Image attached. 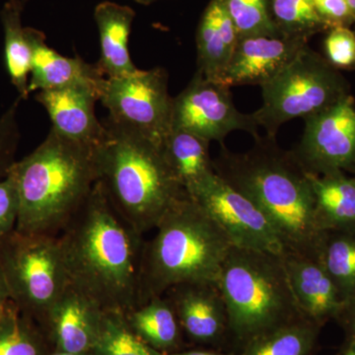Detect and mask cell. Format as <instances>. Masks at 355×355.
Wrapping results in <instances>:
<instances>
[{
	"mask_svg": "<svg viewBox=\"0 0 355 355\" xmlns=\"http://www.w3.org/2000/svg\"><path fill=\"white\" fill-rule=\"evenodd\" d=\"M0 265L13 302L39 324L69 284L58 236L15 229L0 241Z\"/></svg>",
	"mask_w": 355,
	"mask_h": 355,
	"instance_id": "52a82bcc",
	"label": "cell"
},
{
	"mask_svg": "<svg viewBox=\"0 0 355 355\" xmlns=\"http://www.w3.org/2000/svg\"><path fill=\"white\" fill-rule=\"evenodd\" d=\"M209 144V140L183 130H171L163 140L168 164L190 197L216 174Z\"/></svg>",
	"mask_w": 355,
	"mask_h": 355,
	"instance_id": "7402d4cb",
	"label": "cell"
},
{
	"mask_svg": "<svg viewBox=\"0 0 355 355\" xmlns=\"http://www.w3.org/2000/svg\"><path fill=\"white\" fill-rule=\"evenodd\" d=\"M154 1H156V0H137V2H139V3L144 4V6L153 3Z\"/></svg>",
	"mask_w": 355,
	"mask_h": 355,
	"instance_id": "60d3db41",
	"label": "cell"
},
{
	"mask_svg": "<svg viewBox=\"0 0 355 355\" xmlns=\"http://www.w3.org/2000/svg\"><path fill=\"white\" fill-rule=\"evenodd\" d=\"M308 178L318 222L324 232L355 231V178L347 177L342 171L308 173Z\"/></svg>",
	"mask_w": 355,
	"mask_h": 355,
	"instance_id": "44dd1931",
	"label": "cell"
},
{
	"mask_svg": "<svg viewBox=\"0 0 355 355\" xmlns=\"http://www.w3.org/2000/svg\"><path fill=\"white\" fill-rule=\"evenodd\" d=\"M164 295L191 340L216 343L229 331L227 309L217 282H184L171 287Z\"/></svg>",
	"mask_w": 355,
	"mask_h": 355,
	"instance_id": "9a60e30c",
	"label": "cell"
},
{
	"mask_svg": "<svg viewBox=\"0 0 355 355\" xmlns=\"http://www.w3.org/2000/svg\"><path fill=\"white\" fill-rule=\"evenodd\" d=\"M164 355H235L233 354H222V352H209V350H191V352H170Z\"/></svg>",
	"mask_w": 355,
	"mask_h": 355,
	"instance_id": "8d00e7d4",
	"label": "cell"
},
{
	"mask_svg": "<svg viewBox=\"0 0 355 355\" xmlns=\"http://www.w3.org/2000/svg\"><path fill=\"white\" fill-rule=\"evenodd\" d=\"M191 198L216 219L234 246L286 254L279 234L260 207L216 174Z\"/></svg>",
	"mask_w": 355,
	"mask_h": 355,
	"instance_id": "8fae6325",
	"label": "cell"
},
{
	"mask_svg": "<svg viewBox=\"0 0 355 355\" xmlns=\"http://www.w3.org/2000/svg\"><path fill=\"white\" fill-rule=\"evenodd\" d=\"M320 261L338 287L343 301L355 294V231L327 232Z\"/></svg>",
	"mask_w": 355,
	"mask_h": 355,
	"instance_id": "4316f807",
	"label": "cell"
},
{
	"mask_svg": "<svg viewBox=\"0 0 355 355\" xmlns=\"http://www.w3.org/2000/svg\"><path fill=\"white\" fill-rule=\"evenodd\" d=\"M20 100L22 99L18 98L0 118V179L7 176L9 170L16 162L14 156L19 140L16 113Z\"/></svg>",
	"mask_w": 355,
	"mask_h": 355,
	"instance_id": "4dcf8cb0",
	"label": "cell"
},
{
	"mask_svg": "<svg viewBox=\"0 0 355 355\" xmlns=\"http://www.w3.org/2000/svg\"><path fill=\"white\" fill-rule=\"evenodd\" d=\"M37 101L48 112L53 130L67 139L97 146L106 135V127L95 114L100 94L86 86L48 89L37 93Z\"/></svg>",
	"mask_w": 355,
	"mask_h": 355,
	"instance_id": "2e32d148",
	"label": "cell"
},
{
	"mask_svg": "<svg viewBox=\"0 0 355 355\" xmlns=\"http://www.w3.org/2000/svg\"><path fill=\"white\" fill-rule=\"evenodd\" d=\"M318 324L300 318L254 338L239 355H308L316 345Z\"/></svg>",
	"mask_w": 355,
	"mask_h": 355,
	"instance_id": "484cf974",
	"label": "cell"
},
{
	"mask_svg": "<svg viewBox=\"0 0 355 355\" xmlns=\"http://www.w3.org/2000/svg\"><path fill=\"white\" fill-rule=\"evenodd\" d=\"M312 2L324 24L334 23L338 27L354 18L347 0H312Z\"/></svg>",
	"mask_w": 355,
	"mask_h": 355,
	"instance_id": "836d02e7",
	"label": "cell"
},
{
	"mask_svg": "<svg viewBox=\"0 0 355 355\" xmlns=\"http://www.w3.org/2000/svg\"><path fill=\"white\" fill-rule=\"evenodd\" d=\"M20 211V197L15 178L10 172L0 179V241L16 229Z\"/></svg>",
	"mask_w": 355,
	"mask_h": 355,
	"instance_id": "1f68e13d",
	"label": "cell"
},
{
	"mask_svg": "<svg viewBox=\"0 0 355 355\" xmlns=\"http://www.w3.org/2000/svg\"><path fill=\"white\" fill-rule=\"evenodd\" d=\"M106 135L95 146L98 181L114 207L144 235L190 197L178 182L162 144L107 120Z\"/></svg>",
	"mask_w": 355,
	"mask_h": 355,
	"instance_id": "277c9868",
	"label": "cell"
},
{
	"mask_svg": "<svg viewBox=\"0 0 355 355\" xmlns=\"http://www.w3.org/2000/svg\"><path fill=\"white\" fill-rule=\"evenodd\" d=\"M32 48L29 94L35 91L86 86L101 91L105 77L97 64H90L79 57L67 58L46 43L43 33L26 28Z\"/></svg>",
	"mask_w": 355,
	"mask_h": 355,
	"instance_id": "e0dca14e",
	"label": "cell"
},
{
	"mask_svg": "<svg viewBox=\"0 0 355 355\" xmlns=\"http://www.w3.org/2000/svg\"><path fill=\"white\" fill-rule=\"evenodd\" d=\"M239 38L234 23L220 1L211 0L198 27L196 72L219 83Z\"/></svg>",
	"mask_w": 355,
	"mask_h": 355,
	"instance_id": "d6986e66",
	"label": "cell"
},
{
	"mask_svg": "<svg viewBox=\"0 0 355 355\" xmlns=\"http://www.w3.org/2000/svg\"><path fill=\"white\" fill-rule=\"evenodd\" d=\"M93 352L96 355H164L133 333L123 313L104 310Z\"/></svg>",
	"mask_w": 355,
	"mask_h": 355,
	"instance_id": "83f0119b",
	"label": "cell"
},
{
	"mask_svg": "<svg viewBox=\"0 0 355 355\" xmlns=\"http://www.w3.org/2000/svg\"><path fill=\"white\" fill-rule=\"evenodd\" d=\"M103 310L92 299L69 284L39 324L53 352H94Z\"/></svg>",
	"mask_w": 355,
	"mask_h": 355,
	"instance_id": "5bb4252c",
	"label": "cell"
},
{
	"mask_svg": "<svg viewBox=\"0 0 355 355\" xmlns=\"http://www.w3.org/2000/svg\"><path fill=\"white\" fill-rule=\"evenodd\" d=\"M261 88L263 105L252 114L272 137L287 121L305 120L347 95L336 72L308 46Z\"/></svg>",
	"mask_w": 355,
	"mask_h": 355,
	"instance_id": "ba28073f",
	"label": "cell"
},
{
	"mask_svg": "<svg viewBox=\"0 0 355 355\" xmlns=\"http://www.w3.org/2000/svg\"><path fill=\"white\" fill-rule=\"evenodd\" d=\"M48 355H96L94 352H90V354H67V352H51Z\"/></svg>",
	"mask_w": 355,
	"mask_h": 355,
	"instance_id": "f35d334b",
	"label": "cell"
},
{
	"mask_svg": "<svg viewBox=\"0 0 355 355\" xmlns=\"http://www.w3.org/2000/svg\"><path fill=\"white\" fill-rule=\"evenodd\" d=\"M302 139L292 150L306 172L326 175L355 162V105L352 96L305 119Z\"/></svg>",
	"mask_w": 355,
	"mask_h": 355,
	"instance_id": "7c38bea8",
	"label": "cell"
},
{
	"mask_svg": "<svg viewBox=\"0 0 355 355\" xmlns=\"http://www.w3.org/2000/svg\"><path fill=\"white\" fill-rule=\"evenodd\" d=\"M253 114L236 108L230 87L196 72L189 85L173 99L172 130H183L209 141L220 142L235 130L258 137Z\"/></svg>",
	"mask_w": 355,
	"mask_h": 355,
	"instance_id": "30bf717a",
	"label": "cell"
},
{
	"mask_svg": "<svg viewBox=\"0 0 355 355\" xmlns=\"http://www.w3.org/2000/svg\"><path fill=\"white\" fill-rule=\"evenodd\" d=\"M270 13L280 34L308 41L323 27L312 0H270Z\"/></svg>",
	"mask_w": 355,
	"mask_h": 355,
	"instance_id": "f1b7e54d",
	"label": "cell"
},
{
	"mask_svg": "<svg viewBox=\"0 0 355 355\" xmlns=\"http://www.w3.org/2000/svg\"><path fill=\"white\" fill-rule=\"evenodd\" d=\"M123 315L133 333L153 349L164 352L175 349L179 343L181 326L165 295L151 298Z\"/></svg>",
	"mask_w": 355,
	"mask_h": 355,
	"instance_id": "603a6c76",
	"label": "cell"
},
{
	"mask_svg": "<svg viewBox=\"0 0 355 355\" xmlns=\"http://www.w3.org/2000/svg\"><path fill=\"white\" fill-rule=\"evenodd\" d=\"M173 99L167 71L155 67L116 78L106 77L99 101L108 110L109 121L162 144L172 130Z\"/></svg>",
	"mask_w": 355,
	"mask_h": 355,
	"instance_id": "9c48e42d",
	"label": "cell"
},
{
	"mask_svg": "<svg viewBox=\"0 0 355 355\" xmlns=\"http://www.w3.org/2000/svg\"><path fill=\"white\" fill-rule=\"evenodd\" d=\"M245 153L222 144L214 159V172L256 203L279 236L286 253L320 259L327 232L318 222L308 173L277 137H254Z\"/></svg>",
	"mask_w": 355,
	"mask_h": 355,
	"instance_id": "7a4b0ae2",
	"label": "cell"
},
{
	"mask_svg": "<svg viewBox=\"0 0 355 355\" xmlns=\"http://www.w3.org/2000/svg\"><path fill=\"white\" fill-rule=\"evenodd\" d=\"M347 6H349L352 16L355 17V0H347Z\"/></svg>",
	"mask_w": 355,
	"mask_h": 355,
	"instance_id": "ab89813d",
	"label": "cell"
},
{
	"mask_svg": "<svg viewBox=\"0 0 355 355\" xmlns=\"http://www.w3.org/2000/svg\"><path fill=\"white\" fill-rule=\"evenodd\" d=\"M324 50L331 64L349 67L355 62V35L345 26L334 27L324 41Z\"/></svg>",
	"mask_w": 355,
	"mask_h": 355,
	"instance_id": "d6a6232c",
	"label": "cell"
},
{
	"mask_svg": "<svg viewBox=\"0 0 355 355\" xmlns=\"http://www.w3.org/2000/svg\"><path fill=\"white\" fill-rule=\"evenodd\" d=\"M51 352L39 324L13 301L0 312V355H48Z\"/></svg>",
	"mask_w": 355,
	"mask_h": 355,
	"instance_id": "d4e9b609",
	"label": "cell"
},
{
	"mask_svg": "<svg viewBox=\"0 0 355 355\" xmlns=\"http://www.w3.org/2000/svg\"><path fill=\"white\" fill-rule=\"evenodd\" d=\"M155 229L142 252L139 305L184 282H217L234 245L195 200H180Z\"/></svg>",
	"mask_w": 355,
	"mask_h": 355,
	"instance_id": "5b68a950",
	"label": "cell"
},
{
	"mask_svg": "<svg viewBox=\"0 0 355 355\" xmlns=\"http://www.w3.org/2000/svg\"><path fill=\"white\" fill-rule=\"evenodd\" d=\"M11 301H12V299H11L10 291H9L3 270H2L1 265H0V312H1Z\"/></svg>",
	"mask_w": 355,
	"mask_h": 355,
	"instance_id": "d590c367",
	"label": "cell"
},
{
	"mask_svg": "<svg viewBox=\"0 0 355 355\" xmlns=\"http://www.w3.org/2000/svg\"><path fill=\"white\" fill-rule=\"evenodd\" d=\"M338 355H355V338H352L347 347Z\"/></svg>",
	"mask_w": 355,
	"mask_h": 355,
	"instance_id": "74e56055",
	"label": "cell"
},
{
	"mask_svg": "<svg viewBox=\"0 0 355 355\" xmlns=\"http://www.w3.org/2000/svg\"><path fill=\"white\" fill-rule=\"evenodd\" d=\"M240 37L280 34L270 13V0H219Z\"/></svg>",
	"mask_w": 355,
	"mask_h": 355,
	"instance_id": "f546056e",
	"label": "cell"
},
{
	"mask_svg": "<svg viewBox=\"0 0 355 355\" xmlns=\"http://www.w3.org/2000/svg\"><path fill=\"white\" fill-rule=\"evenodd\" d=\"M217 284L225 301L229 331L244 347L305 317L279 254L233 246Z\"/></svg>",
	"mask_w": 355,
	"mask_h": 355,
	"instance_id": "8992f818",
	"label": "cell"
},
{
	"mask_svg": "<svg viewBox=\"0 0 355 355\" xmlns=\"http://www.w3.org/2000/svg\"><path fill=\"white\" fill-rule=\"evenodd\" d=\"M58 240L70 284L104 311L125 314L139 305L146 241L99 181Z\"/></svg>",
	"mask_w": 355,
	"mask_h": 355,
	"instance_id": "6da1fadb",
	"label": "cell"
},
{
	"mask_svg": "<svg viewBox=\"0 0 355 355\" xmlns=\"http://www.w3.org/2000/svg\"><path fill=\"white\" fill-rule=\"evenodd\" d=\"M9 172L19 191L16 231L58 236L98 181L95 146L67 139L51 128L42 144L16 161Z\"/></svg>",
	"mask_w": 355,
	"mask_h": 355,
	"instance_id": "3957f363",
	"label": "cell"
},
{
	"mask_svg": "<svg viewBox=\"0 0 355 355\" xmlns=\"http://www.w3.org/2000/svg\"><path fill=\"white\" fill-rule=\"evenodd\" d=\"M307 42L282 34L240 37L219 83L228 87H261L286 69Z\"/></svg>",
	"mask_w": 355,
	"mask_h": 355,
	"instance_id": "4fadbf2b",
	"label": "cell"
},
{
	"mask_svg": "<svg viewBox=\"0 0 355 355\" xmlns=\"http://www.w3.org/2000/svg\"><path fill=\"white\" fill-rule=\"evenodd\" d=\"M135 12L130 6L111 1L98 4L94 18L100 35L101 55L97 65L107 78H116L135 73L128 51V38Z\"/></svg>",
	"mask_w": 355,
	"mask_h": 355,
	"instance_id": "ffe728a7",
	"label": "cell"
},
{
	"mask_svg": "<svg viewBox=\"0 0 355 355\" xmlns=\"http://www.w3.org/2000/svg\"><path fill=\"white\" fill-rule=\"evenodd\" d=\"M282 257L303 315L317 324L338 318L345 301L320 259L291 253Z\"/></svg>",
	"mask_w": 355,
	"mask_h": 355,
	"instance_id": "ac0fdd59",
	"label": "cell"
},
{
	"mask_svg": "<svg viewBox=\"0 0 355 355\" xmlns=\"http://www.w3.org/2000/svg\"><path fill=\"white\" fill-rule=\"evenodd\" d=\"M22 4L19 0H9L1 12L4 28V57L11 83L17 89L21 99L29 96V74L31 71L32 48L26 28L21 21Z\"/></svg>",
	"mask_w": 355,
	"mask_h": 355,
	"instance_id": "cb8c5ba5",
	"label": "cell"
},
{
	"mask_svg": "<svg viewBox=\"0 0 355 355\" xmlns=\"http://www.w3.org/2000/svg\"><path fill=\"white\" fill-rule=\"evenodd\" d=\"M336 319H340L345 324V329L349 331L352 338H355V294L345 301L343 310Z\"/></svg>",
	"mask_w": 355,
	"mask_h": 355,
	"instance_id": "e575fe53",
	"label": "cell"
},
{
	"mask_svg": "<svg viewBox=\"0 0 355 355\" xmlns=\"http://www.w3.org/2000/svg\"><path fill=\"white\" fill-rule=\"evenodd\" d=\"M354 166H355V162H354Z\"/></svg>",
	"mask_w": 355,
	"mask_h": 355,
	"instance_id": "b9f144b4",
	"label": "cell"
}]
</instances>
